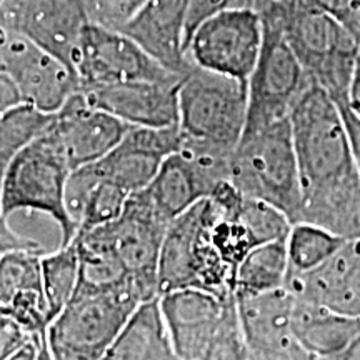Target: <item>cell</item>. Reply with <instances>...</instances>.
Segmentation results:
<instances>
[{
	"instance_id": "6da1fadb",
	"label": "cell",
	"mask_w": 360,
	"mask_h": 360,
	"mask_svg": "<svg viewBox=\"0 0 360 360\" xmlns=\"http://www.w3.org/2000/svg\"><path fill=\"white\" fill-rule=\"evenodd\" d=\"M302 209L312 224L344 238L360 237V175L342 110L321 85H310L290 112Z\"/></svg>"
},
{
	"instance_id": "7a4b0ae2",
	"label": "cell",
	"mask_w": 360,
	"mask_h": 360,
	"mask_svg": "<svg viewBox=\"0 0 360 360\" xmlns=\"http://www.w3.org/2000/svg\"><path fill=\"white\" fill-rule=\"evenodd\" d=\"M260 15L278 25L315 84L337 103L349 102L350 84L360 62V42L347 27L307 0H285Z\"/></svg>"
},
{
	"instance_id": "3957f363",
	"label": "cell",
	"mask_w": 360,
	"mask_h": 360,
	"mask_svg": "<svg viewBox=\"0 0 360 360\" xmlns=\"http://www.w3.org/2000/svg\"><path fill=\"white\" fill-rule=\"evenodd\" d=\"M229 180L238 192L285 214L292 225L302 209L290 119L244 132L231 159Z\"/></svg>"
},
{
	"instance_id": "277c9868",
	"label": "cell",
	"mask_w": 360,
	"mask_h": 360,
	"mask_svg": "<svg viewBox=\"0 0 360 360\" xmlns=\"http://www.w3.org/2000/svg\"><path fill=\"white\" fill-rule=\"evenodd\" d=\"M249 82L192 65L179 85L184 143L233 154L247 122Z\"/></svg>"
},
{
	"instance_id": "5b68a950",
	"label": "cell",
	"mask_w": 360,
	"mask_h": 360,
	"mask_svg": "<svg viewBox=\"0 0 360 360\" xmlns=\"http://www.w3.org/2000/svg\"><path fill=\"white\" fill-rule=\"evenodd\" d=\"M70 174V165L45 129L7 164L0 187L4 215L11 219L20 210L47 215L57 224L62 244H69L77 233V224L65 202Z\"/></svg>"
},
{
	"instance_id": "8992f818",
	"label": "cell",
	"mask_w": 360,
	"mask_h": 360,
	"mask_svg": "<svg viewBox=\"0 0 360 360\" xmlns=\"http://www.w3.org/2000/svg\"><path fill=\"white\" fill-rule=\"evenodd\" d=\"M214 205L207 197L169 224L159 259V295L199 289L227 300L236 297V274L210 240Z\"/></svg>"
},
{
	"instance_id": "52a82bcc",
	"label": "cell",
	"mask_w": 360,
	"mask_h": 360,
	"mask_svg": "<svg viewBox=\"0 0 360 360\" xmlns=\"http://www.w3.org/2000/svg\"><path fill=\"white\" fill-rule=\"evenodd\" d=\"M142 304L132 289L77 295L47 332L53 360H101Z\"/></svg>"
},
{
	"instance_id": "ba28073f",
	"label": "cell",
	"mask_w": 360,
	"mask_h": 360,
	"mask_svg": "<svg viewBox=\"0 0 360 360\" xmlns=\"http://www.w3.org/2000/svg\"><path fill=\"white\" fill-rule=\"evenodd\" d=\"M264 27L262 51L249 79V107L244 132L289 119L299 98L315 84L278 25L264 19Z\"/></svg>"
},
{
	"instance_id": "9c48e42d",
	"label": "cell",
	"mask_w": 360,
	"mask_h": 360,
	"mask_svg": "<svg viewBox=\"0 0 360 360\" xmlns=\"http://www.w3.org/2000/svg\"><path fill=\"white\" fill-rule=\"evenodd\" d=\"M264 19L250 7H233L202 24L187 42L192 65L249 82L264 45Z\"/></svg>"
},
{
	"instance_id": "30bf717a",
	"label": "cell",
	"mask_w": 360,
	"mask_h": 360,
	"mask_svg": "<svg viewBox=\"0 0 360 360\" xmlns=\"http://www.w3.org/2000/svg\"><path fill=\"white\" fill-rule=\"evenodd\" d=\"M169 224L143 188L129 197L119 217L96 227L119 255L142 302L159 297V259Z\"/></svg>"
},
{
	"instance_id": "8fae6325",
	"label": "cell",
	"mask_w": 360,
	"mask_h": 360,
	"mask_svg": "<svg viewBox=\"0 0 360 360\" xmlns=\"http://www.w3.org/2000/svg\"><path fill=\"white\" fill-rule=\"evenodd\" d=\"M0 70L15 84L22 102L44 114H56L80 90L64 60L12 29L0 30Z\"/></svg>"
},
{
	"instance_id": "7c38bea8",
	"label": "cell",
	"mask_w": 360,
	"mask_h": 360,
	"mask_svg": "<svg viewBox=\"0 0 360 360\" xmlns=\"http://www.w3.org/2000/svg\"><path fill=\"white\" fill-rule=\"evenodd\" d=\"M72 69L80 89L127 80H174V74L122 30L89 22L75 49Z\"/></svg>"
},
{
	"instance_id": "4fadbf2b",
	"label": "cell",
	"mask_w": 360,
	"mask_h": 360,
	"mask_svg": "<svg viewBox=\"0 0 360 360\" xmlns=\"http://www.w3.org/2000/svg\"><path fill=\"white\" fill-rule=\"evenodd\" d=\"M132 125L87 102L75 92L52 115L47 132L57 142L72 170L101 160L119 146Z\"/></svg>"
},
{
	"instance_id": "5bb4252c",
	"label": "cell",
	"mask_w": 360,
	"mask_h": 360,
	"mask_svg": "<svg viewBox=\"0 0 360 360\" xmlns=\"http://www.w3.org/2000/svg\"><path fill=\"white\" fill-rule=\"evenodd\" d=\"M44 250H7L0 254V314L11 317L37 344L49 349L52 317L42 282Z\"/></svg>"
},
{
	"instance_id": "9a60e30c",
	"label": "cell",
	"mask_w": 360,
	"mask_h": 360,
	"mask_svg": "<svg viewBox=\"0 0 360 360\" xmlns=\"http://www.w3.org/2000/svg\"><path fill=\"white\" fill-rule=\"evenodd\" d=\"M89 22L85 0H8L7 29L25 35L70 69Z\"/></svg>"
},
{
	"instance_id": "2e32d148",
	"label": "cell",
	"mask_w": 360,
	"mask_h": 360,
	"mask_svg": "<svg viewBox=\"0 0 360 360\" xmlns=\"http://www.w3.org/2000/svg\"><path fill=\"white\" fill-rule=\"evenodd\" d=\"M174 80H127L80 89L89 103L132 127L162 129L179 124V85Z\"/></svg>"
},
{
	"instance_id": "e0dca14e",
	"label": "cell",
	"mask_w": 360,
	"mask_h": 360,
	"mask_svg": "<svg viewBox=\"0 0 360 360\" xmlns=\"http://www.w3.org/2000/svg\"><path fill=\"white\" fill-rule=\"evenodd\" d=\"M182 146L179 124L162 129L130 127L114 150L90 165L98 177L134 193L148 187L164 160L182 150Z\"/></svg>"
},
{
	"instance_id": "ac0fdd59",
	"label": "cell",
	"mask_w": 360,
	"mask_h": 360,
	"mask_svg": "<svg viewBox=\"0 0 360 360\" xmlns=\"http://www.w3.org/2000/svg\"><path fill=\"white\" fill-rule=\"evenodd\" d=\"M285 289L297 299L360 319V237L347 238L332 257L309 272H289Z\"/></svg>"
},
{
	"instance_id": "d6986e66",
	"label": "cell",
	"mask_w": 360,
	"mask_h": 360,
	"mask_svg": "<svg viewBox=\"0 0 360 360\" xmlns=\"http://www.w3.org/2000/svg\"><path fill=\"white\" fill-rule=\"evenodd\" d=\"M242 334L254 359H278L305 352L292 328L294 295L285 287L259 295L236 297Z\"/></svg>"
},
{
	"instance_id": "ffe728a7",
	"label": "cell",
	"mask_w": 360,
	"mask_h": 360,
	"mask_svg": "<svg viewBox=\"0 0 360 360\" xmlns=\"http://www.w3.org/2000/svg\"><path fill=\"white\" fill-rule=\"evenodd\" d=\"M233 299L224 300L199 289H180L159 295L162 315L180 359L200 357Z\"/></svg>"
},
{
	"instance_id": "44dd1931",
	"label": "cell",
	"mask_w": 360,
	"mask_h": 360,
	"mask_svg": "<svg viewBox=\"0 0 360 360\" xmlns=\"http://www.w3.org/2000/svg\"><path fill=\"white\" fill-rule=\"evenodd\" d=\"M191 0H147L122 29L148 56L177 75L192 64L186 57V22Z\"/></svg>"
},
{
	"instance_id": "7402d4cb",
	"label": "cell",
	"mask_w": 360,
	"mask_h": 360,
	"mask_svg": "<svg viewBox=\"0 0 360 360\" xmlns=\"http://www.w3.org/2000/svg\"><path fill=\"white\" fill-rule=\"evenodd\" d=\"M292 328L305 352L319 360L330 359L360 335V319L294 297Z\"/></svg>"
},
{
	"instance_id": "603a6c76",
	"label": "cell",
	"mask_w": 360,
	"mask_h": 360,
	"mask_svg": "<svg viewBox=\"0 0 360 360\" xmlns=\"http://www.w3.org/2000/svg\"><path fill=\"white\" fill-rule=\"evenodd\" d=\"M101 360H182L169 335L159 297L135 309Z\"/></svg>"
},
{
	"instance_id": "cb8c5ba5",
	"label": "cell",
	"mask_w": 360,
	"mask_h": 360,
	"mask_svg": "<svg viewBox=\"0 0 360 360\" xmlns=\"http://www.w3.org/2000/svg\"><path fill=\"white\" fill-rule=\"evenodd\" d=\"M72 240L77 245L79 254V282L74 297L124 289L137 292L124 264L101 229L75 233Z\"/></svg>"
},
{
	"instance_id": "d4e9b609",
	"label": "cell",
	"mask_w": 360,
	"mask_h": 360,
	"mask_svg": "<svg viewBox=\"0 0 360 360\" xmlns=\"http://www.w3.org/2000/svg\"><path fill=\"white\" fill-rule=\"evenodd\" d=\"M289 276L287 238L255 247L238 265L236 297L259 295L285 287Z\"/></svg>"
},
{
	"instance_id": "484cf974",
	"label": "cell",
	"mask_w": 360,
	"mask_h": 360,
	"mask_svg": "<svg viewBox=\"0 0 360 360\" xmlns=\"http://www.w3.org/2000/svg\"><path fill=\"white\" fill-rule=\"evenodd\" d=\"M42 282L45 299L49 304L52 321L67 307L75 294L79 282V254L77 245L72 240L62 244L52 254H44ZM52 323V322H51Z\"/></svg>"
},
{
	"instance_id": "4316f807",
	"label": "cell",
	"mask_w": 360,
	"mask_h": 360,
	"mask_svg": "<svg viewBox=\"0 0 360 360\" xmlns=\"http://www.w3.org/2000/svg\"><path fill=\"white\" fill-rule=\"evenodd\" d=\"M347 238L312 224H294L287 237L289 272H309L335 254Z\"/></svg>"
},
{
	"instance_id": "83f0119b",
	"label": "cell",
	"mask_w": 360,
	"mask_h": 360,
	"mask_svg": "<svg viewBox=\"0 0 360 360\" xmlns=\"http://www.w3.org/2000/svg\"><path fill=\"white\" fill-rule=\"evenodd\" d=\"M52 115L25 102L0 115V170L6 172L12 157L49 127Z\"/></svg>"
},
{
	"instance_id": "f1b7e54d",
	"label": "cell",
	"mask_w": 360,
	"mask_h": 360,
	"mask_svg": "<svg viewBox=\"0 0 360 360\" xmlns=\"http://www.w3.org/2000/svg\"><path fill=\"white\" fill-rule=\"evenodd\" d=\"M197 360H252L238 322L236 299L229 304L219 330Z\"/></svg>"
},
{
	"instance_id": "f546056e",
	"label": "cell",
	"mask_w": 360,
	"mask_h": 360,
	"mask_svg": "<svg viewBox=\"0 0 360 360\" xmlns=\"http://www.w3.org/2000/svg\"><path fill=\"white\" fill-rule=\"evenodd\" d=\"M147 0H85L90 22L120 30Z\"/></svg>"
},
{
	"instance_id": "4dcf8cb0",
	"label": "cell",
	"mask_w": 360,
	"mask_h": 360,
	"mask_svg": "<svg viewBox=\"0 0 360 360\" xmlns=\"http://www.w3.org/2000/svg\"><path fill=\"white\" fill-rule=\"evenodd\" d=\"M233 7H245V0H191L186 22V47L202 24Z\"/></svg>"
},
{
	"instance_id": "1f68e13d",
	"label": "cell",
	"mask_w": 360,
	"mask_h": 360,
	"mask_svg": "<svg viewBox=\"0 0 360 360\" xmlns=\"http://www.w3.org/2000/svg\"><path fill=\"white\" fill-rule=\"evenodd\" d=\"M309 4L335 17L360 42V0H307Z\"/></svg>"
},
{
	"instance_id": "d6a6232c",
	"label": "cell",
	"mask_w": 360,
	"mask_h": 360,
	"mask_svg": "<svg viewBox=\"0 0 360 360\" xmlns=\"http://www.w3.org/2000/svg\"><path fill=\"white\" fill-rule=\"evenodd\" d=\"M29 340H32V337L19 323L0 314V360L11 359Z\"/></svg>"
},
{
	"instance_id": "836d02e7",
	"label": "cell",
	"mask_w": 360,
	"mask_h": 360,
	"mask_svg": "<svg viewBox=\"0 0 360 360\" xmlns=\"http://www.w3.org/2000/svg\"><path fill=\"white\" fill-rule=\"evenodd\" d=\"M342 115H344L345 125H347L350 142H352V150L355 157V164H357L359 175H360V120L357 115L354 114L352 109L349 107V103H339Z\"/></svg>"
},
{
	"instance_id": "e575fe53",
	"label": "cell",
	"mask_w": 360,
	"mask_h": 360,
	"mask_svg": "<svg viewBox=\"0 0 360 360\" xmlns=\"http://www.w3.org/2000/svg\"><path fill=\"white\" fill-rule=\"evenodd\" d=\"M19 103H22V97L15 84L12 82L6 72L0 70V115L6 114L7 110L13 109Z\"/></svg>"
},
{
	"instance_id": "d590c367",
	"label": "cell",
	"mask_w": 360,
	"mask_h": 360,
	"mask_svg": "<svg viewBox=\"0 0 360 360\" xmlns=\"http://www.w3.org/2000/svg\"><path fill=\"white\" fill-rule=\"evenodd\" d=\"M8 360H53L51 355V350L42 347L34 339L27 342L25 345L17 350Z\"/></svg>"
},
{
	"instance_id": "8d00e7d4",
	"label": "cell",
	"mask_w": 360,
	"mask_h": 360,
	"mask_svg": "<svg viewBox=\"0 0 360 360\" xmlns=\"http://www.w3.org/2000/svg\"><path fill=\"white\" fill-rule=\"evenodd\" d=\"M349 107L352 109V112L357 115V119L360 120V62L357 65V70H355L352 84H350V90H349Z\"/></svg>"
},
{
	"instance_id": "74e56055",
	"label": "cell",
	"mask_w": 360,
	"mask_h": 360,
	"mask_svg": "<svg viewBox=\"0 0 360 360\" xmlns=\"http://www.w3.org/2000/svg\"><path fill=\"white\" fill-rule=\"evenodd\" d=\"M319 360V359H317ZM321 360H360V335L355 339L352 344L349 345L344 352L330 359H321Z\"/></svg>"
},
{
	"instance_id": "f35d334b",
	"label": "cell",
	"mask_w": 360,
	"mask_h": 360,
	"mask_svg": "<svg viewBox=\"0 0 360 360\" xmlns=\"http://www.w3.org/2000/svg\"><path fill=\"white\" fill-rule=\"evenodd\" d=\"M7 12L8 0H0V30L7 29Z\"/></svg>"
},
{
	"instance_id": "ab89813d",
	"label": "cell",
	"mask_w": 360,
	"mask_h": 360,
	"mask_svg": "<svg viewBox=\"0 0 360 360\" xmlns=\"http://www.w3.org/2000/svg\"><path fill=\"white\" fill-rule=\"evenodd\" d=\"M252 360H254V359H252ZM290 360H297V359H290Z\"/></svg>"
},
{
	"instance_id": "60d3db41",
	"label": "cell",
	"mask_w": 360,
	"mask_h": 360,
	"mask_svg": "<svg viewBox=\"0 0 360 360\" xmlns=\"http://www.w3.org/2000/svg\"><path fill=\"white\" fill-rule=\"evenodd\" d=\"M0 254H2V252H0Z\"/></svg>"
}]
</instances>
